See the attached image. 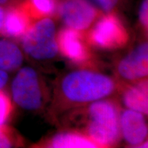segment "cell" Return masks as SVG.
Segmentation results:
<instances>
[{"mask_svg": "<svg viewBox=\"0 0 148 148\" xmlns=\"http://www.w3.org/2000/svg\"><path fill=\"white\" fill-rule=\"evenodd\" d=\"M116 88L112 77L90 70H77L68 73L60 82V92L64 101L84 104L102 99Z\"/></svg>", "mask_w": 148, "mask_h": 148, "instance_id": "obj_1", "label": "cell"}, {"mask_svg": "<svg viewBox=\"0 0 148 148\" xmlns=\"http://www.w3.org/2000/svg\"><path fill=\"white\" fill-rule=\"evenodd\" d=\"M86 134L101 147H112L121 137L117 103L112 100L100 99L92 102L88 108Z\"/></svg>", "mask_w": 148, "mask_h": 148, "instance_id": "obj_2", "label": "cell"}, {"mask_svg": "<svg viewBox=\"0 0 148 148\" xmlns=\"http://www.w3.org/2000/svg\"><path fill=\"white\" fill-rule=\"evenodd\" d=\"M21 40L24 51L36 60L53 58L58 51L55 24L49 18H42L32 24Z\"/></svg>", "mask_w": 148, "mask_h": 148, "instance_id": "obj_3", "label": "cell"}, {"mask_svg": "<svg viewBox=\"0 0 148 148\" xmlns=\"http://www.w3.org/2000/svg\"><path fill=\"white\" fill-rule=\"evenodd\" d=\"M129 32L121 18L114 13L103 16L86 36L90 45L104 50L121 49L127 45Z\"/></svg>", "mask_w": 148, "mask_h": 148, "instance_id": "obj_4", "label": "cell"}, {"mask_svg": "<svg viewBox=\"0 0 148 148\" xmlns=\"http://www.w3.org/2000/svg\"><path fill=\"white\" fill-rule=\"evenodd\" d=\"M12 92L15 103L29 110L40 109L45 99L41 79L31 67H24L18 71L12 82Z\"/></svg>", "mask_w": 148, "mask_h": 148, "instance_id": "obj_5", "label": "cell"}, {"mask_svg": "<svg viewBox=\"0 0 148 148\" xmlns=\"http://www.w3.org/2000/svg\"><path fill=\"white\" fill-rule=\"evenodd\" d=\"M58 12L64 23L69 28L84 31L98 16V10L88 0H63Z\"/></svg>", "mask_w": 148, "mask_h": 148, "instance_id": "obj_6", "label": "cell"}, {"mask_svg": "<svg viewBox=\"0 0 148 148\" xmlns=\"http://www.w3.org/2000/svg\"><path fill=\"white\" fill-rule=\"evenodd\" d=\"M58 49L64 58L75 64H85L91 59L89 44L80 31L66 27L56 36Z\"/></svg>", "mask_w": 148, "mask_h": 148, "instance_id": "obj_7", "label": "cell"}, {"mask_svg": "<svg viewBox=\"0 0 148 148\" xmlns=\"http://www.w3.org/2000/svg\"><path fill=\"white\" fill-rule=\"evenodd\" d=\"M147 43L143 42L121 59L116 69L119 76L125 80L138 81L147 76Z\"/></svg>", "mask_w": 148, "mask_h": 148, "instance_id": "obj_8", "label": "cell"}, {"mask_svg": "<svg viewBox=\"0 0 148 148\" xmlns=\"http://www.w3.org/2000/svg\"><path fill=\"white\" fill-rule=\"evenodd\" d=\"M121 133L131 145L145 146L147 136V127L143 114L131 109L123 111L119 117Z\"/></svg>", "mask_w": 148, "mask_h": 148, "instance_id": "obj_9", "label": "cell"}, {"mask_svg": "<svg viewBox=\"0 0 148 148\" xmlns=\"http://www.w3.org/2000/svg\"><path fill=\"white\" fill-rule=\"evenodd\" d=\"M32 18L25 4L11 8L4 15L0 32L7 37L21 38L32 24Z\"/></svg>", "mask_w": 148, "mask_h": 148, "instance_id": "obj_10", "label": "cell"}, {"mask_svg": "<svg viewBox=\"0 0 148 148\" xmlns=\"http://www.w3.org/2000/svg\"><path fill=\"white\" fill-rule=\"evenodd\" d=\"M147 80L142 79L129 85L123 90L122 98L125 106L143 114L148 112Z\"/></svg>", "mask_w": 148, "mask_h": 148, "instance_id": "obj_11", "label": "cell"}, {"mask_svg": "<svg viewBox=\"0 0 148 148\" xmlns=\"http://www.w3.org/2000/svg\"><path fill=\"white\" fill-rule=\"evenodd\" d=\"M52 148H95L99 147L86 134L76 132H61L53 136L46 143Z\"/></svg>", "mask_w": 148, "mask_h": 148, "instance_id": "obj_12", "label": "cell"}, {"mask_svg": "<svg viewBox=\"0 0 148 148\" xmlns=\"http://www.w3.org/2000/svg\"><path fill=\"white\" fill-rule=\"evenodd\" d=\"M23 55L21 50L13 42L0 40V70L12 71L21 66Z\"/></svg>", "mask_w": 148, "mask_h": 148, "instance_id": "obj_13", "label": "cell"}, {"mask_svg": "<svg viewBox=\"0 0 148 148\" xmlns=\"http://www.w3.org/2000/svg\"><path fill=\"white\" fill-rule=\"evenodd\" d=\"M25 5L32 18H42L54 13L57 0H29Z\"/></svg>", "mask_w": 148, "mask_h": 148, "instance_id": "obj_14", "label": "cell"}, {"mask_svg": "<svg viewBox=\"0 0 148 148\" xmlns=\"http://www.w3.org/2000/svg\"><path fill=\"white\" fill-rule=\"evenodd\" d=\"M13 110V105L5 92L0 90V125H3Z\"/></svg>", "mask_w": 148, "mask_h": 148, "instance_id": "obj_15", "label": "cell"}, {"mask_svg": "<svg viewBox=\"0 0 148 148\" xmlns=\"http://www.w3.org/2000/svg\"><path fill=\"white\" fill-rule=\"evenodd\" d=\"M14 137L10 129L0 125V147H10L14 145Z\"/></svg>", "mask_w": 148, "mask_h": 148, "instance_id": "obj_16", "label": "cell"}, {"mask_svg": "<svg viewBox=\"0 0 148 148\" xmlns=\"http://www.w3.org/2000/svg\"><path fill=\"white\" fill-rule=\"evenodd\" d=\"M139 21L140 25L145 30H147L148 26V1L143 0L139 8Z\"/></svg>", "mask_w": 148, "mask_h": 148, "instance_id": "obj_17", "label": "cell"}, {"mask_svg": "<svg viewBox=\"0 0 148 148\" xmlns=\"http://www.w3.org/2000/svg\"><path fill=\"white\" fill-rule=\"evenodd\" d=\"M100 8L106 12H110L115 6L119 0H94Z\"/></svg>", "mask_w": 148, "mask_h": 148, "instance_id": "obj_18", "label": "cell"}, {"mask_svg": "<svg viewBox=\"0 0 148 148\" xmlns=\"http://www.w3.org/2000/svg\"><path fill=\"white\" fill-rule=\"evenodd\" d=\"M8 81V75L4 71L0 70V89L3 88Z\"/></svg>", "mask_w": 148, "mask_h": 148, "instance_id": "obj_19", "label": "cell"}, {"mask_svg": "<svg viewBox=\"0 0 148 148\" xmlns=\"http://www.w3.org/2000/svg\"><path fill=\"white\" fill-rule=\"evenodd\" d=\"M4 11L2 9L1 7H0V29L1 28V26H2L3 18H4Z\"/></svg>", "mask_w": 148, "mask_h": 148, "instance_id": "obj_20", "label": "cell"}, {"mask_svg": "<svg viewBox=\"0 0 148 148\" xmlns=\"http://www.w3.org/2000/svg\"><path fill=\"white\" fill-rule=\"evenodd\" d=\"M8 0H0V3L3 4V3H5L8 1Z\"/></svg>", "mask_w": 148, "mask_h": 148, "instance_id": "obj_21", "label": "cell"}]
</instances>
